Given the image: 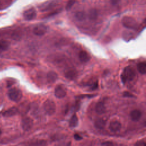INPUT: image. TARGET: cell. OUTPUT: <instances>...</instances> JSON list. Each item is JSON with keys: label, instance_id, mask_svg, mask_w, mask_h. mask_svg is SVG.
<instances>
[{"label": "cell", "instance_id": "8fae6325", "mask_svg": "<svg viewBox=\"0 0 146 146\" xmlns=\"http://www.w3.org/2000/svg\"><path fill=\"white\" fill-rule=\"evenodd\" d=\"M18 112V108L15 107H12L6 111H5L3 113V116L5 117H11L17 115Z\"/></svg>", "mask_w": 146, "mask_h": 146}, {"label": "cell", "instance_id": "484cf974", "mask_svg": "<svg viewBox=\"0 0 146 146\" xmlns=\"http://www.w3.org/2000/svg\"><path fill=\"white\" fill-rule=\"evenodd\" d=\"M135 145L137 146H145L146 143L144 141H137L136 143H135Z\"/></svg>", "mask_w": 146, "mask_h": 146}, {"label": "cell", "instance_id": "6da1fadb", "mask_svg": "<svg viewBox=\"0 0 146 146\" xmlns=\"http://www.w3.org/2000/svg\"><path fill=\"white\" fill-rule=\"evenodd\" d=\"M135 71L134 69L131 66H127L123 70V73L121 75V79L123 83L126 82V81L132 80L135 76Z\"/></svg>", "mask_w": 146, "mask_h": 146}, {"label": "cell", "instance_id": "9a60e30c", "mask_svg": "<svg viewBox=\"0 0 146 146\" xmlns=\"http://www.w3.org/2000/svg\"><path fill=\"white\" fill-rule=\"evenodd\" d=\"M78 72L75 70H69L67 71L64 74V76L70 80H73L76 78Z\"/></svg>", "mask_w": 146, "mask_h": 146}, {"label": "cell", "instance_id": "4dcf8cb0", "mask_svg": "<svg viewBox=\"0 0 146 146\" xmlns=\"http://www.w3.org/2000/svg\"><path fill=\"white\" fill-rule=\"evenodd\" d=\"M1 2H0V7H1Z\"/></svg>", "mask_w": 146, "mask_h": 146}, {"label": "cell", "instance_id": "5bb4252c", "mask_svg": "<svg viewBox=\"0 0 146 146\" xmlns=\"http://www.w3.org/2000/svg\"><path fill=\"white\" fill-rule=\"evenodd\" d=\"M130 116L132 120L134 121H137L140 120L141 116V112L138 110H134L131 112Z\"/></svg>", "mask_w": 146, "mask_h": 146}, {"label": "cell", "instance_id": "603a6c76", "mask_svg": "<svg viewBox=\"0 0 146 146\" xmlns=\"http://www.w3.org/2000/svg\"><path fill=\"white\" fill-rule=\"evenodd\" d=\"M76 2V0H69L66 6V10H70L72 7L73 6V5L75 4Z\"/></svg>", "mask_w": 146, "mask_h": 146}, {"label": "cell", "instance_id": "ffe728a7", "mask_svg": "<svg viewBox=\"0 0 146 146\" xmlns=\"http://www.w3.org/2000/svg\"><path fill=\"white\" fill-rule=\"evenodd\" d=\"M137 70L141 74H145L146 72V63L145 62H141L137 64Z\"/></svg>", "mask_w": 146, "mask_h": 146}, {"label": "cell", "instance_id": "ac0fdd59", "mask_svg": "<svg viewBox=\"0 0 146 146\" xmlns=\"http://www.w3.org/2000/svg\"><path fill=\"white\" fill-rule=\"evenodd\" d=\"M78 123V119L76 115L75 114H74L71 116V117L70 120L69 126L71 128H74L77 126Z\"/></svg>", "mask_w": 146, "mask_h": 146}, {"label": "cell", "instance_id": "8992f818", "mask_svg": "<svg viewBox=\"0 0 146 146\" xmlns=\"http://www.w3.org/2000/svg\"><path fill=\"white\" fill-rule=\"evenodd\" d=\"M22 129L25 131H30L33 127V120L30 117L26 116L23 117L21 121Z\"/></svg>", "mask_w": 146, "mask_h": 146}, {"label": "cell", "instance_id": "52a82bcc", "mask_svg": "<svg viewBox=\"0 0 146 146\" xmlns=\"http://www.w3.org/2000/svg\"><path fill=\"white\" fill-rule=\"evenodd\" d=\"M23 15L25 19L27 21H31L35 18L36 15V10L34 7H31L25 11Z\"/></svg>", "mask_w": 146, "mask_h": 146}, {"label": "cell", "instance_id": "7a4b0ae2", "mask_svg": "<svg viewBox=\"0 0 146 146\" xmlns=\"http://www.w3.org/2000/svg\"><path fill=\"white\" fill-rule=\"evenodd\" d=\"M121 23L123 26L129 29H136L138 26L135 19L129 16L124 17L121 19Z\"/></svg>", "mask_w": 146, "mask_h": 146}, {"label": "cell", "instance_id": "30bf717a", "mask_svg": "<svg viewBox=\"0 0 146 146\" xmlns=\"http://www.w3.org/2000/svg\"><path fill=\"white\" fill-rule=\"evenodd\" d=\"M121 123L116 120L112 121L109 125V129L111 131L115 132L119 131L121 129Z\"/></svg>", "mask_w": 146, "mask_h": 146}, {"label": "cell", "instance_id": "7c38bea8", "mask_svg": "<svg viewBox=\"0 0 146 146\" xmlns=\"http://www.w3.org/2000/svg\"><path fill=\"white\" fill-rule=\"evenodd\" d=\"M58 74L52 71H49L47 74V76H46V79L48 83H54L58 79Z\"/></svg>", "mask_w": 146, "mask_h": 146}, {"label": "cell", "instance_id": "3957f363", "mask_svg": "<svg viewBox=\"0 0 146 146\" xmlns=\"http://www.w3.org/2000/svg\"><path fill=\"white\" fill-rule=\"evenodd\" d=\"M7 95L9 99L15 102H18L22 98L21 90L17 88H12L8 91Z\"/></svg>", "mask_w": 146, "mask_h": 146}, {"label": "cell", "instance_id": "4316f807", "mask_svg": "<svg viewBox=\"0 0 146 146\" xmlns=\"http://www.w3.org/2000/svg\"><path fill=\"white\" fill-rule=\"evenodd\" d=\"M102 145H113V143L111 141H106V142L102 143Z\"/></svg>", "mask_w": 146, "mask_h": 146}, {"label": "cell", "instance_id": "4fadbf2b", "mask_svg": "<svg viewBox=\"0 0 146 146\" xmlns=\"http://www.w3.org/2000/svg\"><path fill=\"white\" fill-rule=\"evenodd\" d=\"M79 58L82 62L86 63L90 60V56L86 51H81L79 53Z\"/></svg>", "mask_w": 146, "mask_h": 146}, {"label": "cell", "instance_id": "ba28073f", "mask_svg": "<svg viewBox=\"0 0 146 146\" xmlns=\"http://www.w3.org/2000/svg\"><path fill=\"white\" fill-rule=\"evenodd\" d=\"M47 27L43 25L39 24L36 25L33 29V33L37 36H42L47 32Z\"/></svg>", "mask_w": 146, "mask_h": 146}, {"label": "cell", "instance_id": "44dd1931", "mask_svg": "<svg viewBox=\"0 0 146 146\" xmlns=\"http://www.w3.org/2000/svg\"><path fill=\"white\" fill-rule=\"evenodd\" d=\"M75 17L77 20L79 21H83L86 19V14L83 11H78L76 13Z\"/></svg>", "mask_w": 146, "mask_h": 146}, {"label": "cell", "instance_id": "d4e9b609", "mask_svg": "<svg viewBox=\"0 0 146 146\" xmlns=\"http://www.w3.org/2000/svg\"><path fill=\"white\" fill-rule=\"evenodd\" d=\"M123 96L125 97H130V98L133 97V95L132 94L129 93V92H127V91H125L123 93Z\"/></svg>", "mask_w": 146, "mask_h": 146}, {"label": "cell", "instance_id": "83f0119b", "mask_svg": "<svg viewBox=\"0 0 146 146\" xmlns=\"http://www.w3.org/2000/svg\"><path fill=\"white\" fill-rule=\"evenodd\" d=\"M98 82H95L91 87V90H96L97 88H98Z\"/></svg>", "mask_w": 146, "mask_h": 146}, {"label": "cell", "instance_id": "2e32d148", "mask_svg": "<svg viewBox=\"0 0 146 146\" xmlns=\"http://www.w3.org/2000/svg\"><path fill=\"white\" fill-rule=\"evenodd\" d=\"M95 111L99 114H103L106 111V107L102 102H99L96 103L95 106Z\"/></svg>", "mask_w": 146, "mask_h": 146}, {"label": "cell", "instance_id": "f1b7e54d", "mask_svg": "<svg viewBox=\"0 0 146 146\" xmlns=\"http://www.w3.org/2000/svg\"><path fill=\"white\" fill-rule=\"evenodd\" d=\"M120 0H111V2L112 3V4L113 5H116L117 3H118V2H119Z\"/></svg>", "mask_w": 146, "mask_h": 146}, {"label": "cell", "instance_id": "9c48e42d", "mask_svg": "<svg viewBox=\"0 0 146 146\" xmlns=\"http://www.w3.org/2000/svg\"><path fill=\"white\" fill-rule=\"evenodd\" d=\"M54 95L57 98H63L66 95V90L63 86H57L54 91Z\"/></svg>", "mask_w": 146, "mask_h": 146}, {"label": "cell", "instance_id": "5b68a950", "mask_svg": "<svg viewBox=\"0 0 146 146\" xmlns=\"http://www.w3.org/2000/svg\"><path fill=\"white\" fill-rule=\"evenodd\" d=\"M58 3V2L55 0H50L46 1L42 3H41L39 6V9L42 11H46L50 10L55 7Z\"/></svg>", "mask_w": 146, "mask_h": 146}, {"label": "cell", "instance_id": "7402d4cb", "mask_svg": "<svg viewBox=\"0 0 146 146\" xmlns=\"http://www.w3.org/2000/svg\"><path fill=\"white\" fill-rule=\"evenodd\" d=\"M98 13L95 9H91L88 13V18L90 20L94 21L97 18Z\"/></svg>", "mask_w": 146, "mask_h": 146}, {"label": "cell", "instance_id": "f546056e", "mask_svg": "<svg viewBox=\"0 0 146 146\" xmlns=\"http://www.w3.org/2000/svg\"><path fill=\"white\" fill-rule=\"evenodd\" d=\"M1 134H2V131H1V129H0V136H1Z\"/></svg>", "mask_w": 146, "mask_h": 146}, {"label": "cell", "instance_id": "277c9868", "mask_svg": "<svg viewBox=\"0 0 146 146\" xmlns=\"http://www.w3.org/2000/svg\"><path fill=\"white\" fill-rule=\"evenodd\" d=\"M43 108L44 112L48 115H53L56 111L55 103L51 100H46L43 104Z\"/></svg>", "mask_w": 146, "mask_h": 146}, {"label": "cell", "instance_id": "cb8c5ba5", "mask_svg": "<svg viewBox=\"0 0 146 146\" xmlns=\"http://www.w3.org/2000/svg\"><path fill=\"white\" fill-rule=\"evenodd\" d=\"M74 139L77 140V141H79V140H81L82 139V137L81 136H80L79 134L78 133H75L74 135Z\"/></svg>", "mask_w": 146, "mask_h": 146}, {"label": "cell", "instance_id": "d6986e66", "mask_svg": "<svg viewBox=\"0 0 146 146\" xmlns=\"http://www.w3.org/2000/svg\"><path fill=\"white\" fill-rule=\"evenodd\" d=\"M10 43L9 41L5 40H0V51H6L10 47Z\"/></svg>", "mask_w": 146, "mask_h": 146}, {"label": "cell", "instance_id": "e0dca14e", "mask_svg": "<svg viewBox=\"0 0 146 146\" xmlns=\"http://www.w3.org/2000/svg\"><path fill=\"white\" fill-rule=\"evenodd\" d=\"M106 121L102 118H99L96 119L94 123L95 127L99 129H102L104 128L106 125Z\"/></svg>", "mask_w": 146, "mask_h": 146}]
</instances>
